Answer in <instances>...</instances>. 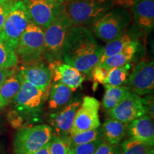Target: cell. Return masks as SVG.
Wrapping results in <instances>:
<instances>
[{
    "label": "cell",
    "mask_w": 154,
    "mask_h": 154,
    "mask_svg": "<svg viewBox=\"0 0 154 154\" xmlns=\"http://www.w3.org/2000/svg\"><path fill=\"white\" fill-rule=\"evenodd\" d=\"M103 47L98 43L91 30L84 26H74L66 38L62 59L84 74H91L99 64Z\"/></svg>",
    "instance_id": "obj_1"
},
{
    "label": "cell",
    "mask_w": 154,
    "mask_h": 154,
    "mask_svg": "<svg viewBox=\"0 0 154 154\" xmlns=\"http://www.w3.org/2000/svg\"><path fill=\"white\" fill-rule=\"evenodd\" d=\"M49 91L48 107L55 110L68 104L72 99L73 91L61 83L54 82Z\"/></svg>",
    "instance_id": "obj_19"
},
{
    "label": "cell",
    "mask_w": 154,
    "mask_h": 154,
    "mask_svg": "<svg viewBox=\"0 0 154 154\" xmlns=\"http://www.w3.org/2000/svg\"><path fill=\"white\" fill-rule=\"evenodd\" d=\"M128 124L115 120L107 119L101 126L103 137L108 143L119 145L126 136Z\"/></svg>",
    "instance_id": "obj_18"
},
{
    "label": "cell",
    "mask_w": 154,
    "mask_h": 154,
    "mask_svg": "<svg viewBox=\"0 0 154 154\" xmlns=\"http://www.w3.org/2000/svg\"><path fill=\"white\" fill-rule=\"evenodd\" d=\"M53 136L49 125L38 124L23 127L17 133L13 143L14 154H35L49 143Z\"/></svg>",
    "instance_id": "obj_6"
},
{
    "label": "cell",
    "mask_w": 154,
    "mask_h": 154,
    "mask_svg": "<svg viewBox=\"0 0 154 154\" xmlns=\"http://www.w3.org/2000/svg\"><path fill=\"white\" fill-rule=\"evenodd\" d=\"M1 129H2V121L0 119V132H1Z\"/></svg>",
    "instance_id": "obj_43"
},
{
    "label": "cell",
    "mask_w": 154,
    "mask_h": 154,
    "mask_svg": "<svg viewBox=\"0 0 154 154\" xmlns=\"http://www.w3.org/2000/svg\"><path fill=\"white\" fill-rule=\"evenodd\" d=\"M132 93L139 96L151 94L154 88V63L152 61H140L127 79Z\"/></svg>",
    "instance_id": "obj_11"
},
{
    "label": "cell",
    "mask_w": 154,
    "mask_h": 154,
    "mask_svg": "<svg viewBox=\"0 0 154 154\" xmlns=\"http://www.w3.org/2000/svg\"><path fill=\"white\" fill-rule=\"evenodd\" d=\"M100 102L92 96H84L75 114L70 136L92 130L101 126L99 111Z\"/></svg>",
    "instance_id": "obj_10"
},
{
    "label": "cell",
    "mask_w": 154,
    "mask_h": 154,
    "mask_svg": "<svg viewBox=\"0 0 154 154\" xmlns=\"http://www.w3.org/2000/svg\"><path fill=\"white\" fill-rule=\"evenodd\" d=\"M14 68L12 69H0V86L6 80L7 77L14 72Z\"/></svg>",
    "instance_id": "obj_35"
},
{
    "label": "cell",
    "mask_w": 154,
    "mask_h": 154,
    "mask_svg": "<svg viewBox=\"0 0 154 154\" xmlns=\"http://www.w3.org/2000/svg\"><path fill=\"white\" fill-rule=\"evenodd\" d=\"M0 154H5V153H4V151H3L2 148L1 146H0Z\"/></svg>",
    "instance_id": "obj_40"
},
{
    "label": "cell",
    "mask_w": 154,
    "mask_h": 154,
    "mask_svg": "<svg viewBox=\"0 0 154 154\" xmlns=\"http://www.w3.org/2000/svg\"><path fill=\"white\" fill-rule=\"evenodd\" d=\"M129 138H134L153 147L154 145V126L153 119L145 114L138 117L127 126Z\"/></svg>",
    "instance_id": "obj_16"
},
{
    "label": "cell",
    "mask_w": 154,
    "mask_h": 154,
    "mask_svg": "<svg viewBox=\"0 0 154 154\" xmlns=\"http://www.w3.org/2000/svg\"><path fill=\"white\" fill-rule=\"evenodd\" d=\"M94 154H121V148L119 145H113L104 141L99 146Z\"/></svg>",
    "instance_id": "obj_30"
},
{
    "label": "cell",
    "mask_w": 154,
    "mask_h": 154,
    "mask_svg": "<svg viewBox=\"0 0 154 154\" xmlns=\"http://www.w3.org/2000/svg\"><path fill=\"white\" fill-rule=\"evenodd\" d=\"M29 22L24 3L22 0H17L0 31V38L15 51L19 38Z\"/></svg>",
    "instance_id": "obj_8"
},
{
    "label": "cell",
    "mask_w": 154,
    "mask_h": 154,
    "mask_svg": "<svg viewBox=\"0 0 154 154\" xmlns=\"http://www.w3.org/2000/svg\"><path fill=\"white\" fill-rule=\"evenodd\" d=\"M19 72L22 80L38 88L49 91L52 75L49 66L42 61L23 64Z\"/></svg>",
    "instance_id": "obj_14"
},
{
    "label": "cell",
    "mask_w": 154,
    "mask_h": 154,
    "mask_svg": "<svg viewBox=\"0 0 154 154\" xmlns=\"http://www.w3.org/2000/svg\"><path fill=\"white\" fill-rule=\"evenodd\" d=\"M49 91L34 86L22 80L21 88L11 101L14 112L22 121L36 122L43 111Z\"/></svg>",
    "instance_id": "obj_2"
},
{
    "label": "cell",
    "mask_w": 154,
    "mask_h": 154,
    "mask_svg": "<svg viewBox=\"0 0 154 154\" xmlns=\"http://www.w3.org/2000/svg\"><path fill=\"white\" fill-rule=\"evenodd\" d=\"M103 138L84 144L76 146L70 149L74 154H94L99 146L104 141Z\"/></svg>",
    "instance_id": "obj_29"
},
{
    "label": "cell",
    "mask_w": 154,
    "mask_h": 154,
    "mask_svg": "<svg viewBox=\"0 0 154 154\" xmlns=\"http://www.w3.org/2000/svg\"><path fill=\"white\" fill-rule=\"evenodd\" d=\"M74 26L64 10L44 30L43 59L49 63L62 59V51L66 38Z\"/></svg>",
    "instance_id": "obj_4"
},
{
    "label": "cell",
    "mask_w": 154,
    "mask_h": 154,
    "mask_svg": "<svg viewBox=\"0 0 154 154\" xmlns=\"http://www.w3.org/2000/svg\"><path fill=\"white\" fill-rule=\"evenodd\" d=\"M67 154H74V153H73V151H72V150L69 149V151H68V153H67Z\"/></svg>",
    "instance_id": "obj_41"
},
{
    "label": "cell",
    "mask_w": 154,
    "mask_h": 154,
    "mask_svg": "<svg viewBox=\"0 0 154 154\" xmlns=\"http://www.w3.org/2000/svg\"><path fill=\"white\" fill-rule=\"evenodd\" d=\"M7 1H8V0H0V4H2Z\"/></svg>",
    "instance_id": "obj_42"
},
{
    "label": "cell",
    "mask_w": 154,
    "mask_h": 154,
    "mask_svg": "<svg viewBox=\"0 0 154 154\" xmlns=\"http://www.w3.org/2000/svg\"><path fill=\"white\" fill-rule=\"evenodd\" d=\"M17 0H8L2 4H0V31L3 27L4 23L9 11Z\"/></svg>",
    "instance_id": "obj_32"
},
{
    "label": "cell",
    "mask_w": 154,
    "mask_h": 154,
    "mask_svg": "<svg viewBox=\"0 0 154 154\" xmlns=\"http://www.w3.org/2000/svg\"><path fill=\"white\" fill-rule=\"evenodd\" d=\"M82 103L80 99H75L57 112L49 116L50 127L53 135L61 138H69L75 114Z\"/></svg>",
    "instance_id": "obj_13"
},
{
    "label": "cell",
    "mask_w": 154,
    "mask_h": 154,
    "mask_svg": "<svg viewBox=\"0 0 154 154\" xmlns=\"http://www.w3.org/2000/svg\"><path fill=\"white\" fill-rule=\"evenodd\" d=\"M145 114H148V111L143 104L141 98L132 92L119 105L107 111L109 118L126 124H128L135 119Z\"/></svg>",
    "instance_id": "obj_12"
},
{
    "label": "cell",
    "mask_w": 154,
    "mask_h": 154,
    "mask_svg": "<svg viewBox=\"0 0 154 154\" xmlns=\"http://www.w3.org/2000/svg\"><path fill=\"white\" fill-rule=\"evenodd\" d=\"M113 1L114 5H117L118 7L127 9L128 7H132L135 4L138 2L140 0H113Z\"/></svg>",
    "instance_id": "obj_34"
},
{
    "label": "cell",
    "mask_w": 154,
    "mask_h": 154,
    "mask_svg": "<svg viewBox=\"0 0 154 154\" xmlns=\"http://www.w3.org/2000/svg\"><path fill=\"white\" fill-rule=\"evenodd\" d=\"M29 22L44 31L64 10L65 4L49 0H22Z\"/></svg>",
    "instance_id": "obj_9"
},
{
    "label": "cell",
    "mask_w": 154,
    "mask_h": 154,
    "mask_svg": "<svg viewBox=\"0 0 154 154\" xmlns=\"http://www.w3.org/2000/svg\"><path fill=\"white\" fill-rule=\"evenodd\" d=\"M109 71V69L104 66H101V65L96 66L91 72L94 82L101 83V84H103V83H104L105 80L106 79L108 76Z\"/></svg>",
    "instance_id": "obj_31"
},
{
    "label": "cell",
    "mask_w": 154,
    "mask_h": 154,
    "mask_svg": "<svg viewBox=\"0 0 154 154\" xmlns=\"http://www.w3.org/2000/svg\"><path fill=\"white\" fill-rule=\"evenodd\" d=\"M44 31L29 22L19 38L15 49L19 60L23 64L42 61L43 59Z\"/></svg>",
    "instance_id": "obj_7"
},
{
    "label": "cell",
    "mask_w": 154,
    "mask_h": 154,
    "mask_svg": "<svg viewBox=\"0 0 154 154\" xmlns=\"http://www.w3.org/2000/svg\"><path fill=\"white\" fill-rule=\"evenodd\" d=\"M101 138L103 137L100 126L94 129L79 133L74 136H69L70 149H72L74 146L80 145V144L89 143V142L100 139Z\"/></svg>",
    "instance_id": "obj_26"
},
{
    "label": "cell",
    "mask_w": 154,
    "mask_h": 154,
    "mask_svg": "<svg viewBox=\"0 0 154 154\" xmlns=\"http://www.w3.org/2000/svg\"><path fill=\"white\" fill-rule=\"evenodd\" d=\"M9 102L4 99V98L0 95V110L2 109L3 108H5V106H7V105L9 104Z\"/></svg>",
    "instance_id": "obj_37"
},
{
    "label": "cell",
    "mask_w": 154,
    "mask_h": 154,
    "mask_svg": "<svg viewBox=\"0 0 154 154\" xmlns=\"http://www.w3.org/2000/svg\"><path fill=\"white\" fill-rule=\"evenodd\" d=\"M35 154H50V142L38 150Z\"/></svg>",
    "instance_id": "obj_36"
},
{
    "label": "cell",
    "mask_w": 154,
    "mask_h": 154,
    "mask_svg": "<svg viewBox=\"0 0 154 154\" xmlns=\"http://www.w3.org/2000/svg\"><path fill=\"white\" fill-rule=\"evenodd\" d=\"M131 14L122 7H113L91 24V32L105 43L112 41L126 32Z\"/></svg>",
    "instance_id": "obj_3"
},
{
    "label": "cell",
    "mask_w": 154,
    "mask_h": 154,
    "mask_svg": "<svg viewBox=\"0 0 154 154\" xmlns=\"http://www.w3.org/2000/svg\"><path fill=\"white\" fill-rule=\"evenodd\" d=\"M131 68V63L124 66L114 67L109 69L106 79L103 85L109 86H120L126 84L128 76V72Z\"/></svg>",
    "instance_id": "obj_24"
},
{
    "label": "cell",
    "mask_w": 154,
    "mask_h": 154,
    "mask_svg": "<svg viewBox=\"0 0 154 154\" xmlns=\"http://www.w3.org/2000/svg\"><path fill=\"white\" fill-rule=\"evenodd\" d=\"M121 154H148L153 149L151 146L128 138L121 145Z\"/></svg>",
    "instance_id": "obj_27"
},
{
    "label": "cell",
    "mask_w": 154,
    "mask_h": 154,
    "mask_svg": "<svg viewBox=\"0 0 154 154\" xmlns=\"http://www.w3.org/2000/svg\"><path fill=\"white\" fill-rule=\"evenodd\" d=\"M143 104L147 109L148 113L153 119V96H149L146 97V99H141Z\"/></svg>",
    "instance_id": "obj_33"
},
{
    "label": "cell",
    "mask_w": 154,
    "mask_h": 154,
    "mask_svg": "<svg viewBox=\"0 0 154 154\" xmlns=\"http://www.w3.org/2000/svg\"><path fill=\"white\" fill-rule=\"evenodd\" d=\"M49 68L54 82H59L68 86L73 91L82 86L85 76L78 69L61 60L49 63Z\"/></svg>",
    "instance_id": "obj_15"
},
{
    "label": "cell",
    "mask_w": 154,
    "mask_h": 154,
    "mask_svg": "<svg viewBox=\"0 0 154 154\" xmlns=\"http://www.w3.org/2000/svg\"><path fill=\"white\" fill-rule=\"evenodd\" d=\"M49 1H52V2H60V3H66L69 0H49Z\"/></svg>",
    "instance_id": "obj_38"
},
{
    "label": "cell",
    "mask_w": 154,
    "mask_h": 154,
    "mask_svg": "<svg viewBox=\"0 0 154 154\" xmlns=\"http://www.w3.org/2000/svg\"><path fill=\"white\" fill-rule=\"evenodd\" d=\"M148 154H154V150H153V149H152L151 151H150L149 153H148Z\"/></svg>",
    "instance_id": "obj_39"
},
{
    "label": "cell",
    "mask_w": 154,
    "mask_h": 154,
    "mask_svg": "<svg viewBox=\"0 0 154 154\" xmlns=\"http://www.w3.org/2000/svg\"><path fill=\"white\" fill-rule=\"evenodd\" d=\"M114 7L113 0H69L64 11L74 26L91 25Z\"/></svg>",
    "instance_id": "obj_5"
},
{
    "label": "cell",
    "mask_w": 154,
    "mask_h": 154,
    "mask_svg": "<svg viewBox=\"0 0 154 154\" xmlns=\"http://www.w3.org/2000/svg\"><path fill=\"white\" fill-rule=\"evenodd\" d=\"M135 39L131 34L126 32L122 35L119 36L118 38L108 42L106 47H103V54H102L101 58L100 59L99 64L107 58L121 52L127 46L129 45Z\"/></svg>",
    "instance_id": "obj_23"
},
{
    "label": "cell",
    "mask_w": 154,
    "mask_h": 154,
    "mask_svg": "<svg viewBox=\"0 0 154 154\" xmlns=\"http://www.w3.org/2000/svg\"><path fill=\"white\" fill-rule=\"evenodd\" d=\"M104 86L106 91L102 100V106L106 111L116 106L131 94L128 86Z\"/></svg>",
    "instance_id": "obj_21"
},
{
    "label": "cell",
    "mask_w": 154,
    "mask_h": 154,
    "mask_svg": "<svg viewBox=\"0 0 154 154\" xmlns=\"http://www.w3.org/2000/svg\"><path fill=\"white\" fill-rule=\"evenodd\" d=\"M70 149L69 138L54 136L50 140V154H67Z\"/></svg>",
    "instance_id": "obj_28"
},
{
    "label": "cell",
    "mask_w": 154,
    "mask_h": 154,
    "mask_svg": "<svg viewBox=\"0 0 154 154\" xmlns=\"http://www.w3.org/2000/svg\"><path fill=\"white\" fill-rule=\"evenodd\" d=\"M132 16L137 27L150 32L154 26V0H140L131 7Z\"/></svg>",
    "instance_id": "obj_17"
},
{
    "label": "cell",
    "mask_w": 154,
    "mask_h": 154,
    "mask_svg": "<svg viewBox=\"0 0 154 154\" xmlns=\"http://www.w3.org/2000/svg\"><path fill=\"white\" fill-rule=\"evenodd\" d=\"M22 82V77L19 74V70L14 69V72L7 77L0 86V95L6 101L11 103L20 89Z\"/></svg>",
    "instance_id": "obj_22"
},
{
    "label": "cell",
    "mask_w": 154,
    "mask_h": 154,
    "mask_svg": "<svg viewBox=\"0 0 154 154\" xmlns=\"http://www.w3.org/2000/svg\"><path fill=\"white\" fill-rule=\"evenodd\" d=\"M138 45V40L135 39L121 52L107 58L99 65H101L109 70L114 67L122 66L131 63L137 52Z\"/></svg>",
    "instance_id": "obj_20"
},
{
    "label": "cell",
    "mask_w": 154,
    "mask_h": 154,
    "mask_svg": "<svg viewBox=\"0 0 154 154\" xmlns=\"http://www.w3.org/2000/svg\"><path fill=\"white\" fill-rule=\"evenodd\" d=\"M19 63L16 52L0 38V69L15 68Z\"/></svg>",
    "instance_id": "obj_25"
}]
</instances>
